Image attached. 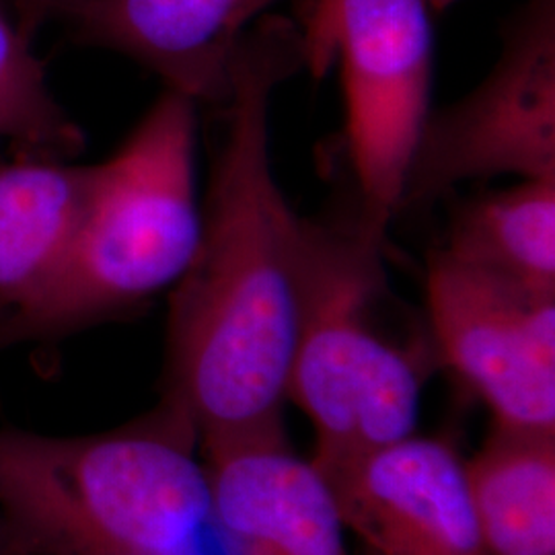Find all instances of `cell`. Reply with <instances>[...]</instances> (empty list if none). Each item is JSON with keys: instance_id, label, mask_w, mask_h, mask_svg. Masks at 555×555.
I'll use <instances>...</instances> for the list:
<instances>
[{"instance_id": "1", "label": "cell", "mask_w": 555, "mask_h": 555, "mask_svg": "<svg viewBox=\"0 0 555 555\" xmlns=\"http://www.w3.org/2000/svg\"><path fill=\"white\" fill-rule=\"evenodd\" d=\"M305 66L302 27L259 20L238 43L224 137L192 263L169 295L160 397L192 417L199 449L286 433L305 311V219L270 159V103Z\"/></svg>"}, {"instance_id": "14", "label": "cell", "mask_w": 555, "mask_h": 555, "mask_svg": "<svg viewBox=\"0 0 555 555\" xmlns=\"http://www.w3.org/2000/svg\"><path fill=\"white\" fill-rule=\"evenodd\" d=\"M87 137L56 98L46 62L15 17L0 9V157H79Z\"/></svg>"}, {"instance_id": "6", "label": "cell", "mask_w": 555, "mask_h": 555, "mask_svg": "<svg viewBox=\"0 0 555 555\" xmlns=\"http://www.w3.org/2000/svg\"><path fill=\"white\" fill-rule=\"evenodd\" d=\"M426 295L440 369L486 403L492 424L555 430V291L438 247L428 258Z\"/></svg>"}, {"instance_id": "9", "label": "cell", "mask_w": 555, "mask_h": 555, "mask_svg": "<svg viewBox=\"0 0 555 555\" xmlns=\"http://www.w3.org/2000/svg\"><path fill=\"white\" fill-rule=\"evenodd\" d=\"M278 0H80L62 20L75 40L118 52L167 91L222 107L238 43Z\"/></svg>"}, {"instance_id": "13", "label": "cell", "mask_w": 555, "mask_h": 555, "mask_svg": "<svg viewBox=\"0 0 555 555\" xmlns=\"http://www.w3.org/2000/svg\"><path fill=\"white\" fill-rule=\"evenodd\" d=\"M449 256L541 291H555V178L459 204L440 247Z\"/></svg>"}, {"instance_id": "5", "label": "cell", "mask_w": 555, "mask_h": 555, "mask_svg": "<svg viewBox=\"0 0 555 555\" xmlns=\"http://www.w3.org/2000/svg\"><path fill=\"white\" fill-rule=\"evenodd\" d=\"M496 176L555 178V0L525 4L506 23L488 77L451 107L428 114L399 210Z\"/></svg>"}, {"instance_id": "2", "label": "cell", "mask_w": 555, "mask_h": 555, "mask_svg": "<svg viewBox=\"0 0 555 555\" xmlns=\"http://www.w3.org/2000/svg\"><path fill=\"white\" fill-rule=\"evenodd\" d=\"M0 511L23 555H243L167 397L95 435L0 428Z\"/></svg>"}, {"instance_id": "18", "label": "cell", "mask_w": 555, "mask_h": 555, "mask_svg": "<svg viewBox=\"0 0 555 555\" xmlns=\"http://www.w3.org/2000/svg\"><path fill=\"white\" fill-rule=\"evenodd\" d=\"M455 2H459V0H428L430 9H435V11H444V9L453 7Z\"/></svg>"}, {"instance_id": "11", "label": "cell", "mask_w": 555, "mask_h": 555, "mask_svg": "<svg viewBox=\"0 0 555 555\" xmlns=\"http://www.w3.org/2000/svg\"><path fill=\"white\" fill-rule=\"evenodd\" d=\"M91 171L73 160L0 157V319L27 307L59 270Z\"/></svg>"}, {"instance_id": "4", "label": "cell", "mask_w": 555, "mask_h": 555, "mask_svg": "<svg viewBox=\"0 0 555 555\" xmlns=\"http://www.w3.org/2000/svg\"><path fill=\"white\" fill-rule=\"evenodd\" d=\"M196 140L198 105L165 89L118 151L93 165L59 270L27 307L0 319V350L132 318L178 284L202 233Z\"/></svg>"}, {"instance_id": "3", "label": "cell", "mask_w": 555, "mask_h": 555, "mask_svg": "<svg viewBox=\"0 0 555 555\" xmlns=\"http://www.w3.org/2000/svg\"><path fill=\"white\" fill-rule=\"evenodd\" d=\"M387 227L357 188L348 206L305 219V311L288 401L313 426L318 467L414 435L424 385L440 369L428 325L397 330L391 318Z\"/></svg>"}, {"instance_id": "15", "label": "cell", "mask_w": 555, "mask_h": 555, "mask_svg": "<svg viewBox=\"0 0 555 555\" xmlns=\"http://www.w3.org/2000/svg\"><path fill=\"white\" fill-rule=\"evenodd\" d=\"M334 11H336V0H313L309 21L302 27L305 66L311 70L313 77H323L336 59Z\"/></svg>"}, {"instance_id": "10", "label": "cell", "mask_w": 555, "mask_h": 555, "mask_svg": "<svg viewBox=\"0 0 555 555\" xmlns=\"http://www.w3.org/2000/svg\"><path fill=\"white\" fill-rule=\"evenodd\" d=\"M199 451L241 554L350 555L327 479L286 433Z\"/></svg>"}, {"instance_id": "7", "label": "cell", "mask_w": 555, "mask_h": 555, "mask_svg": "<svg viewBox=\"0 0 555 555\" xmlns=\"http://www.w3.org/2000/svg\"><path fill=\"white\" fill-rule=\"evenodd\" d=\"M430 11L428 0H336L348 160L362 204L387 222L430 114Z\"/></svg>"}, {"instance_id": "8", "label": "cell", "mask_w": 555, "mask_h": 555, "mask_svg": "<svg viewBox=\"0 0 555 555\" xmlns=\"http://www.w3.org/2000/svg\"><path fill=\"white\" fill-rule=\"evenodd\" d=\"M318 469L369 554L486 555L455 440L414 433Z\"/></svg>"}, {"instance_id": "12", "label": "cell", "mask_w": 555, "mask_h": 555, "mask_svg": "<svg viewBox=\"0 0 555 555\" xmlns=\"http://www.w3.org/2000/svg\"><path fill=\"white\" fill-rule=\"evenodd\" d=\"M467 474L486 555H555V430L492 424Z\"/></svg>"}, {"instance_id": "16", "label": "cell", "mask_w": 555, "mask_h": 555, "mask_svg": "<svg viewBox=\"0 0 555 555\" xmlns=\"http://www.w3.org/2000/svg\"><path fill=\"white\" fill-rule=\"evenodd\" d=\"M15 21L27 36H36L50 21L62 20L80 0H9Z\"/></svg>"}, {"instance_id": "17", "label": "cell", "mask_w": 555, "mask_h": 555, "mask_svg": "<svg viewBox=\"0 0 555 555\" xmlns=\"http://www.w3.org/2000/svg\"><path fill=\"white\" fill-rule=\"evenodd\" d=\"M0 555H23L17 545V539L11 531V525L7 522L2 511H0Z\"/></svg>"}]
</instances>
